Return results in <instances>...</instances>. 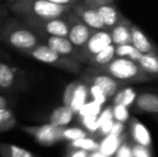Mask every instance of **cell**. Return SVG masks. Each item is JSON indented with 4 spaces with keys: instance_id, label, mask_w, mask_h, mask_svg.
I'll list each match as a JSON object with an SVG mask.
<instances>
[{
    "instance_id": "obj_1",
    "label": "cell",
    "mask_w": 158,
    "mask_h": 157,
    "mask_svg": "<svg viewBox=\"0 0 158 157\" xmlns=\"http://www.w3.org/2000/svg\"><path fill=\"white\" fill-rule=\"evenodd\" d=\"M10 8L15 14L26 19H50L64 16L73 6H60L48 0H14Z\"/></svg>"
},
{
    "instance_id": "obj_2",
    "label": "cell",
    "mask_w": 158,
    "mask_h": 157,
    "mask_svg": "<svg viewBox=\"0 0 158 157\" xmlns=\"http://www.w3.org/2000/svg\"><path fill=\"white\" fill-rule=\"evenodd\" d=\"M102 71L123 84L148 82L152 79L139 67L135 61L124 57H114L109 64L102 66Z\"/></svg>"
},
{
    "instance_id": "obj_3",
    "label": "cell",
    "mask_w": 158,
    "mask_h": 157,
    "mask_svg": "<svg viewBox=\"0 0 158 157\" xmlns=\"http://www.w3.org/2000/svg\"><path fill=\"white\" fill-rule=\"evenodd\" d=\"M4 36L11 45L19 50H31L38 45L39 41L35 32L21 26H8Z\"/></svg>"
},
{
    "instance_id": "obj_4",
    "label": "cell",
    "mask_w": 158,
    "mask_h": 157,
    "mask_svg": "<svg viewBox=\"0 0 158 157\" xmlns=\"http://www.w3.org/2000/svg\"><path fill=\"white\" fill-rule=\"evenodd\" d=\"M66 17L69 23V32H68V37H67V38L72 43L73 46L83 48L95 30H93L92 28H89L87 25H85V24L72 12V10L67 13Z\"/></svg>"
},
{
    "instance_id": "obj_5",
    "label": "cell",
    "mask_w": 158,
    "mask_h": 157,
    "mask_svg": "<svg viewBox=\"0 0 158 157\" xmlns=\"http://www.w3.org/2000/svg\"><path fill=\"white\" fill-rule=\"evenodd\" d=\"M35 28L40 29L48 36L68 37L69 23L67 21L66 14L64 16L50 19H27Z\"/></svg>"
},
{
    "instance_id": "obj_6",
    "label": "cell",
    "mask_w": 158,
    "mask_h": 157,
    "mask_svg": "<svg viewBox=\"0 0 158 157\" xmlns=\"http://www.w3.org/2000/svg\"><path fill=\"white\" fill-rule=\"evenodd\" d=\"M72 12L93 30H106L101 17L96 8H92L80 2L72 6Z\"/></svg>"
},
{
    "instance_id": "obj_7",
    "label": "cell",
    "mask_w": 158,
    "mask_h": 157,
    "mask_svg": "<svg viewBox=\"0 0 158 157\" xmlns=\"http://www.w3.org/2000/svg\"><path fill=\"white\" fill-rule=\"evenodd\" d=\"M31 134L39 143L44 145H51L63 139V128L56 127L52 124H48L41 127L33 128Z\"/></svg>"
},
{
    "instance_id": "obj_8",
    "label": "cell",
    "mask_w": 158,
    "mask_h": 157,
    "mask_svg": "<svg viewBox=\"0 0 158 157\" xmlns=\"http://www.w3.org/2000/svg\"><path fill=\"white\" fill-rule=\"evenodd\" d=\"M111 43L112 40L108 30H95L83 48H85L86 53L93 57Z\"/></svg>"
},
{
    "instance_id": "obj_9",
    "label": "cell",
    "mask_w": 158,
    "mask_h": 157,
    "mask_svg": "<svg viewBox=\"0 0 158 157\" xmlns=\"http://www.w3.org/2000/svg\"><path fill=\"white\" fill-rule=\"evenodd\" d=\"M130 34H131V44L141 54L158 53L154 43L146 37V35L137 25H135L132 23L130 24Z\"/></svg>"
},
{
    "instance_id": "obj_10",
    "label": "cell",
    "mask_w": 158,
    "mask_h": 157,
    "mask_svg": "<svg viewBox=\"0 0 158 157\" xmlns=\"http://www.w3.org/2000/svg\"><path fill=\"white\" fill-rule=\"evenodd\" d=\"M130 24L131 22L129 19H127L125 16H123L121 21L114 27H112L109 30L112 43L115 46L131 43Z\"/></svg>"
},
{
    "instance_id": "obj_11",
    "label": "cell",
    "mask_w": 158,
    "mask_h": 157,
    "mask_svg": "<svg viewBox=\"0 0 158 157\" xmlns=\"http://www.w3.org/2000/svg\"><path fill=\"white\" fill-rule=\"evenodd\" d=\"M96 10L99 13L100 17L102 19V23L104 25V28L108 31L112 27H114L121 21L122 17L124 16L114 3L101 4V6H96Z\"/></svg>"
},
{
    "instance_id": "obj_12",
    "label": "cell",
    "mask_w": 158,
    "mask_h": 157,
    "mask_svg": "<svg viewBox=\"0 0 158 157\" xmlns=\"http://www.w3.org/2000/svg\"><path fill=\"white\" fill-rule=\"evenodd\" d=\"M129 128H130L131 138L137 144L143 145V147L151 149V147H152V137H151L150 131H148L145 125H143L139 119L133 118L130 121Z\"/></svg>"
},
{
    "instance_id": "obj_13",
    "label": "cell",
    "mask_w": 158,
    "mask_h": 157,
    "mask_svg": "<svg viewBox=\"0 0 158 157\" xmlns=\"http://www.w3.org/2000/svg\"><path fill=\"white\" fill-rule=\"evenodd\" d=\"M92 84H95L99 88H101L108 98L114 96L119 90V87L123 85V83H121L117 80L113 79L112 76L106 73H99L93 76Z\"/></svg>"
},
{
    "instance_id": "obj_14",
    "label": "cell",
    "mask_w": 158,
    "mask_h": 157,
    "mask_svg": "<svg viewBox=\"0 0 158 157\" xmlns=\"http://www.w3.org/2000/svg\"><path fill=\"white\" fill-rule=\"evenodd\" d=\"M135 105L140 111L158 114V95L152 93H143L137 96Z\"/></svg>"
},
{
    "instance_id": "obj_15",
    "label": "cell",
    "mask_w": 158,
    "mask_h": 157,
    "mask_svg": "<svg viewBox=\"0 0 158 157\" xmlns=\"http://www.w3.org/2000/svg\"><path fill=\"white\" fill-rule=\"evenodd\" d=\"M124 139H125V134H123V136H115V134H106V136L103 137L101 142L99 143V150L98 151H100L106 157L114 156L119 145L124 142Z\"/></svg>"
},
{
    "instance_id": "obj_16",
    "label": "cell",
    "mask_w": 158,
    "mask_h": 157,
    "mask_svg": "<svg viewBox=\"0 0 158 157\" xmlns=\"http://www.w3.org/2000/svg\"><path fill=\"white\" fill-rule=\"evenodd\" d=\"M46 45L59 55H70L74 51V46L66 37L48 36L46 38Z\"/></svg>"
},
{
    "instance_id": "obj_17",
    "label": "cell",
    "mask_w": 158,
    "mask_h": 157,
    "mask_svg": "<svg viewBox=\"0 0 158 157\" xmlns=\"http://www.w3.org/2000/svg\"><path fill=\"white\" fill-rule=\"evenodd\" d=\"M31 56L37 60L45 64H55L60 59V55L57 54L46 44L45 45L43 44L35 45V48H31Z\"/></svg>"
},
{
    "instance_id": "obj_18",
    "label": "cell",
    "mask_w": 158,
    "mask_h": 157,
    "mask_svg": "<svg viewBox=\"0 0 158 157\" xmlns=\"http://www.w3.org/2000/svg\"><path fill=\"white\" fill-rule=\"evenodd\" d=\"M74 113L72 110L67 105H61L54 110L51 113L50 116V124L56 126V127H64L73 119Z\"/></svg>"
},
{
    "instance_id": "obj_19",
    "label": "cell",
    "mask_w": 158,
    "mask_h": 157,
    "mask_svg": "<svg viewBox=\"0 0 158 157\" xmlns=\"http://www.w3.org/2000/svg\"><path fill=\"white\" fill-rule=\"evenodd\" d=\"M88 96H89V92H88L87 86L85 84H77L72 97H71L70 103H69V108L72 110L73 113L79 112V110L87 101Z\"/></svg>"
},
{
    "instance_id": "obj_20",
    "label": "cell",
    "mask_w": 158,
    "mask_h": 157,
    "mask_svg": "<svg viewBox=\"0 0 158 157\" xmlns=\"http://www.w3.org/2000/svg\"><path fill=\"white\" fill-rule=\"evenodd\" d=\"M137 64L151 78L158 76V53L142 54Z\"/></svg>"
},
{
    "instance_id": "obj_21",
    "label": "cell",
    "mask_w": 158,
    "mask_h": 157,
    "mask_svg": "<svg viewBox=\"0 0 158 157\" xmlns=\"http://www.w3.org/2000/svg\"><path fill=\"white\" fill-rule=\"evenodd\" d=\"M135 99H137L135 90L131 87H125L118 90L113 96V105H121L126 108H129L135 105Z\"/></svg>"
},
{
    "instance_id": "obj_22",
    "label": "cell",
    "mask_w": 158,
    "mask_h": 157,
    "mask_svg": "<svg viewBox=\"0 0 158 157\" xmlns=\"http://www.w3.org/2000/svg\"><path fill=\"white\" fill-rule=\"evenodd\" d=\"M114 57H115V45L113 43H111L110 45H108L102 51H100L99 53L94 55L92 57L93 59L92 61L94 65L102 67V66L110 63Z\"/></svg>"
},
{
    "instance_id": "obj_23",
    "label": "cell",
    "mask_w": 158,
    "mask_h": 157,
    "mask_svg": "<svg viewBox=\"0 0 158 157\" xmlns=\"http://www.w3.org/2000/svg\"><path fill=\"white\" fill-rule=\"evenodd\" d=\"M141 56H142L141 53L131 43L122 44V45L115 46V57H124V58L131 59V60L137 63Z\"/></svg>"
},
{
    "instance_id": "obj_24",
    "label": "cell",
    "mask_w": 158,
    "mask_h": 157,
    "mask_svg": "<svg viewBox=\"0 0 158 157\" xmlns=\"http://www.w3.org/2000/svg\"><path fill=\"white\" fill-rule=\"evenodd\" d=\"M71 145H72L74 149L83 150V151H86V152H94V151H98V150H99V143L96 142L94 139L87 138V137L72 141Z\"/></svg>"
},
{
    "instance_id": "obj_25",
    "label": "cell",
    "mask_w": 158,
    "mask_h": 157,
    "mask_svg": "<svg viewBox=\"0 0 158 157\" xmlns=\"http://www.w3.org/2000/svg\"><path fill=\"white\" fill-rule=\"evenodd\" d=\"M14 82V73L6 64L0 63V87L8 88Z\"/></svg>"
},
{
    "instance_id": "obj_26",
    "label": "cell",
    "mask_w": 158,
    "mask_h": 157,
    "mask_svg": "<svg viewBox=\"0 0 158 157\" xmlns=\"http://www.w3.org/2000/svg\"><path fill=\"white\" fill-rule=\"evenodd\" d=\"M102 110V105H99L98 102L92 100V101H86L85 105L79 110L77 114L81 118L84 116H93V115H99L100 112Z\"/></svg>"
},
{
    "instance_id": "obj_27",
    "label": "cell",
    "mask_w": 158,
    "mask_h": 157,
    "mask_svg": "<svg viewBox=\"0 0 158 157\" xmlns=\"http://www.w3.org/2000/svg\"><path fill=\"white\" fill-rule=\"evenodd\" d=\"M87 137L85 130H83L82 128L77 127H71V128H66L63 129V139H67V140L74 141L77 139H82Z\"/></svg>"
},
{
    "instance_id": "obj_28",
    "label": "cell",
    "mask_w": 158,
    "mask_h": 157,
    "mask_svg": "<svg viewBox=\"0 0 158 157\" xmlns=\"http://www.w3.org/2000/svg\"><path fill=\"white\" fill-rule=\"evenodd\" d=\"M112 114L113 118L116 122H121V123L125 124L129 119V111L128 108L124 107L121 105H113L112 108Z\"/></svg>"
},
{
    "instance_id": "obj_29",
    "label": "cell",
    "mask_w": 158,
    "mask_h": 157,
    "mask_svg": "<svg viewBox=\"0 0 158 157\" xmlns=\"http://www.w3.org/2000/svg\"><path fill=\"white\" fill-rule=\"evenodd\" d=\"M88 92H89V95L92 96L93 100L98 102L99 105H103L104 103L106 102V100H108V97H106V95L103 93V90L98 87L97 85H95V84H92V85L88 87Z\"/></svg>"
},
{
    "instance_id": "obj_30",
    "label": "cell",
    "mask_w": 158,
    "mask_h": 157,
    "mask_svg": "<svg viewBox=\"0 0 158 157\" xmlns=\"http://www.w3.org/2000/svg\"><path fill=\"white\" fill-rule=\"evenodd\" d=\"M99 115H93V116H84L82 118V124L83 126L90 132H97L99 130Z\"/></svg>"
},
{
    "instance_id": "obj_31",
    "label": "cell",
    "mask_w": 158,
    "mask_h": 157,
    "mask_svg": "<svg viewBox=\"0 0 158 157\" xmlns=\"http://www.w3.org/2000/svg\"><path fill=\"white\" fill-rule=\"evenodd\" d=\"M13 113L11 110L4 108H0V130L6 129L10 127V124L13 123Z\"/></svg>"
},
{
    "instance_id": "obj_32",
    "label": "cell",
    "mask_w": 158,
    "mask_h": 157,
    "mask_svg": "<svg viewBox=\"0 0 158 157\" xmlns=\"http://www.w3.org/2000/svg\"><path fill=\"white\" fill-rule=\"evenodd\" d=\"M132 150V156L133 157H152V153H151L150 147H143L140 144H133L131 147Z\"/></svg>"
},
{
    "instance_id": "obj_33",
    "label": "cell",
    "mask_w": 158,
    "mask_h": 157,
    "mask_svg": "<svg viewBox=\"0 0 158 157\" xmlns=\"http://www.w3.org/2000/svg\"><path fill=\"white\" fill-rule=\"evenodd\" d=\"M9 157H32V155L30 152L26 151L25 149L15 147V145H10L9 147Z\"/></svg>"
},
{
    "instance_id": "obj_34",
    "label": "cell",
    "mask_w": 158,
    "mask_h": 157,
    "mask_svg": "<svg viewBox=\"0 0 158 157\" xmlns=\"http://www.w3.org/2000/svg\"><path fill=\"white\" fill-rule=\"evenodd\" d=\"M115 157H133L132 156V150L131 147L126 142H123L119 147L117 149L116 153H115Z\"/></svg>"
},
{
    "instance_id": "obj_35",
    "label": "cell",
    "mask_w": 158,
    "mask_h": 157,
    "mask_svg": "<svg viewBox=\"0 0 158 157\" xmlns=\"http://www.w3.org/2000/svg\"><path fill=\"white\" fill-rule=\"evenodd\" d=\"M113 123H114V119H106V121H102L100 122V126H99V130L100 134L102 136H106V134H110L111 129H112V126H113Z\"/></svg>"
},
{
    "instance_id": "obj_36",
    "label": "cell",
    "mask_w": 158,
    "mask_h": 157,
    "mask_svg": "<svg viewBox=\"0 0 158 157\" xmlns=\"http://www.w3.org/2000/svg\"><path fill=\"white\" fill-rule=\"evenodd\" d=\"M77 83H70L66 87V90H64V105H67V107H69L71 97H72V94H73V92H74V88H75V86H77Z\"/></svg>"
},
{
    "instance_id": "obj_37",
    "label": "cell",
    "mask_w": 158,
    "mask_h": 157,
    "mask_svg": "<svg viewBox=\"0 0 158 157\" xmlns=\"http://www.w3.org/2000/svg\"><path fill=\"white\" fill-rule=\"evenodd\" d=\"M124 131H125V124L121 123V122L114 121L112 126V129H111L110 134H115V136H123Z\"/></svg>"
},
{
    "instance_id": "obj_38",
    "label": "cell",
    "mask_w": 158,
    "mask_h": 157,
    "mask_svg": "<svg viewBox=\"0 0 158 157\" xmlns=\"http://www.w3.org/2000/svg\"><path fill=\"white\" fill-rule=\"evenodd\" d=\"M114 1L115 0H81L82 3L86 4L88 6H92V8H96V6L106 3H113Z\"/></svg>"
},
{
    "instance_id": "obj_39",
    "label": "cell",
    "mask_w": 158,
    "mask_h": 157,
    "mask_svg": "<svg viewBox=\"0 0 158 157\" xmlns=\"http://www.w3.org/2000/svg\"><path fill=\"white\" fill-rule=\"evenodd\" d=\"M50 2L56 4H60V6H74L81 2V0H48Z\"/></svg>"
},
{
    "instance_id": "obj_40",
    "label": "cell",
    "mask_w": 158,
    "mask_h": 157,
    "mask_svg": "<svg viewBox=\"0 0 158 157\" xmlns=\"http://www.w3.org/2000/svg\"><path fill=\"white\" fill-rule=\"evenodd\" d=\"M70 157H88V154L86 151H83V150H77V151L73 152L70 155Z\"/></svg>"
},
{
    "instance_id": "obj_41",
    "label": "cell",
    "mask_w": 158,
    "mask_h": 157,
    "mask_svg": "<svg viewBox=\"0 0 158 157\" xmlns=\"http://www.w3.org/2000/svg\"><path fill=\"white\" fill-rule=\"evenodd\" d=\"M88 157H106V156L103 155L100 151H94V152H92L90 155H88Z\"/></svg>"
},
{
    "instance_id": "obj_42",
    "label": "cell",
    "mask_w": 158,
    "mask_h": 157,
    "mask_svg": "<svg viewBox=\"0 0 158 157\" xmlns=\"http://www.w3.org/2000/svg\"><path fill=\"white\" fill-rule=\"evenodd\" d=\"M6 107V100L3 96H0V108Z\"/></svg>"
},
{
    "instance_id": "obj_43",
    "label": "cell",
    "mask_w": 158,
    "mask_h": 157,
    "mask_svg": "<svg viewBox=\"0 0 158 157\" xmlns=\"http://www.w3.org/2000/svg\"><path fill=\"white\" fill-rule=\"evenodd\" d=\"M6 1H8V4H10L11 2H13V1H14V0H6Z\"/></svg>"
},
{
    "instance_id": "obj_44",
    "label": "cell",
    "mask_w": 158,
    "mask_h": 157,
    "mask_svg": "<svg viewBox=\"0 0 158 157\" xmlns=\"http://www.w3.org/2000/svg\"><path fill=\"white\" fill-rule=\"evenodd\" d=\"M1 1H2V0H0V2H1Z\"/></svg>"
},
{
    "instance_id": "obj_45",
    "label": "cell",
    "mask_w": 158,
    "mask_h": 157,
    "mask_svg": "<svg viewBox=\"0 0 158 157\" xmlns=\"http://www.w3.org/2000/svg\"><path fill=\"white\" fill-rule=\"evenodd\" d=\"M0 13H1V10H0Z\"/></svg>"
}]
</instances>
